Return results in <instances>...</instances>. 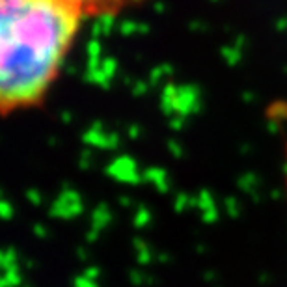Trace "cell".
I'll list each match as a JSON object with an SVG mask.
<instances>
[{
	"label": "cell",
	"instance_id": "cell-3",
	"mask_svg": "<svg viewBox=\"0 0 287 287\" xmlns=\"http://www.w3.org/2000/svg\"><path fill=\"white\" fill-rule=\"evenodd\" d=\"M286 181H287V146H286Z\"/></svg>",
	"mask_w": 287,
	"mask_h": 287
},
{
	"label": "cell",
	"instance_id": "cell-1",
	"mask_svg": "<svg viewBox=\"0 0 287 287\" xmlns=\"http://www.w3.org/2000/svg\"><path fill=\"white\" fill-rule=\"evenodd\" d=\"M84 13L69 0H0V106L39 105L58 78Z\"/></svg>",
	"mask_w": 287,
	"mask_h": 287
},
{
	"label": "cell",
	"instance_id": "cell-2",
	"mask_svg": "<svg viewBox=\"0 0 287 287\" xmlns=\"http://www.w3.org/2000/svg\"><path fill=\"white\" fill-rule=\"evenodd\" d=\"M69 2H73L84 15H93L114 11V9L123 7L133 0H69Z\"/></svg>",
	"mask_w": 287,
	"mask_h": 287
}]
</instances>
